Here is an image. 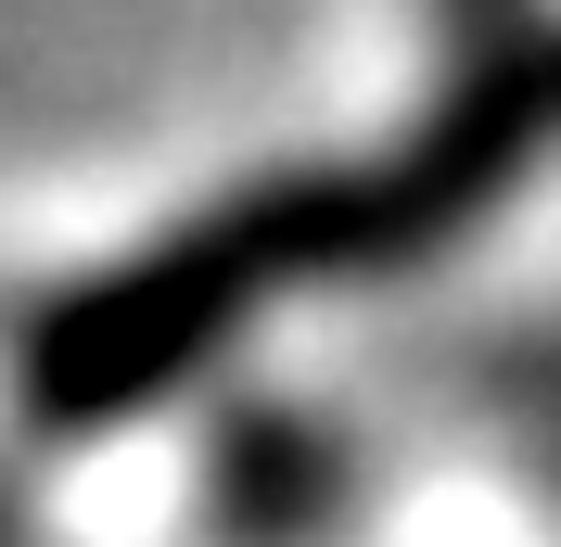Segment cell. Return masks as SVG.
Segmentation results:
<instances>
[{
    "label": "cell",
    "mask_w": 561,
    "mask_h": 547,
    "mask_svg": "<svg viewBox=\"0 0 561 547\" xmlns=\"http://www.w3.org/2000/svg\"><path fill=\"white\" fill-rule=\"evenodd\" d=\"M243 280H255V230H205V242H179V255H153L140 280H103L90 306H65L51 344H38L51 420H103V408H128L140 382H167L179 357L230 318Z\"/></svg>",
    "instance_id": "1"
}]
</instances>
